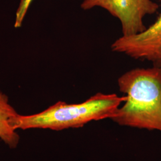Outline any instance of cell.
<instances>
[{"instance_id": "cell-1", "label": "cell", "mask_w": 161, "mask_h": 161, "mask_svg": "<svg viewBox=\"0 0 161 161\" xmlns=\"http://www.w3.org/2000/svg\"><path fill=\"white\" fill-rule=\"evenodd\" d=\"M127 99L112 119L121 126L161 133V69L135 68L118 79Z\"/></svg>"}, {"instance_id": "cell-2", "label": "cell", "mask_w": 161, "mask_h": 161, "mask_svg": "<svg viewBox=\"0 0 161 161\" xmlns=\"http://www.w3.org/2000/svg\"><path fill=\"white\" fill-rule=\"evenodd\" d=\"M126 99L125 96L97 92L80 103L59 101L37 114H18L10 120V124L15 130L48 129L62 131L79 128L92 121L112 119Z\"/></svg>"}, {"instance_id": "cell-3", "label": "cell", "mask_w": 161, "mask_h": 161, "mask_svg": "<svg viewBox=\"0 0 161 161\" xmlns=\"http://www.w3.org/2000/svg\"><path fill=\"white\" fill-rule=\"evenodd\" d=\"M95 7L106 10L121 22L123 36L137 34L146 29L144 18L155 13L159 6L153 0H84L80 8L89 10Z\"/></svg>"}, {"instance_id": "cell-4", "label": "cell", "mask_w": 161, "mask_h": 161, "mask_svg": "<svg viewBox=\"0 0 161 161\" xmlns=\"http://www.w3.org/2000/svg\"><path fill=\"white\" fill-rule=\"evenodd\" d=\"M111 50L135 60L149 62L153 67L161 69V14L144 31L116 39Z\"/></svg>"}, {"instance_id": "cell-5", "label": "cell", "mask_w": 161, "mask_h": 161, "mask_svg": "<svg viewBox=\"0 0 161 161\" xmlns=\"http://www.w3.org/2000/svg\"><path fill=\"white\" fill-rule=\"evenodd\" d=\"M19 114L10 103L8 97L0 90V139L11 149L17 148L20 137L10 124Z\"/></svg>"}, {"instance_id": "cell-6", "label": "cell", "mask_w": 161, "mask_h": 161, "mask_svg": "<svg viewBox=\"0 0 161 161\" xmlns=\"http://www.w3.org/2000/svg\"><path fill=\"white\" fill-rule=\"evenodd\" d=\"M32 1L33 0H20L16 13V19L14 25V28H19L22 26L26 14Z\"/></svg>"}]
</instances>
